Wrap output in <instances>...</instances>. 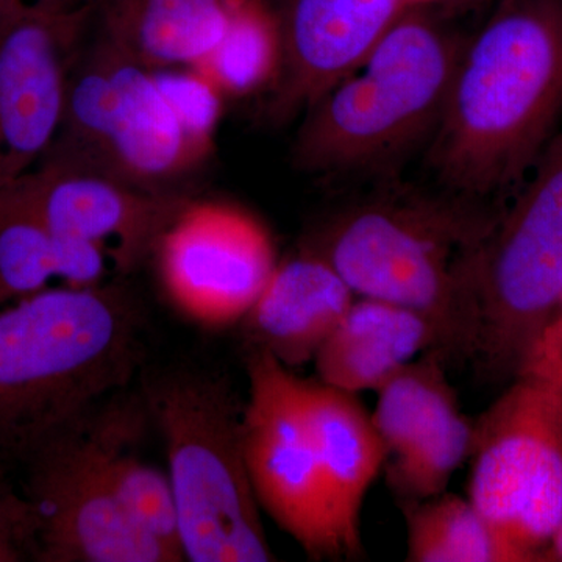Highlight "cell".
Listing matches in <instances>:
<instances>
[{
	"label": "cell",
	"mask_w": 562,
	"mask_h": 562,
	"mask_svg": "<svg viewBox=\"0 0 562 562\" xmlns=\"http://www.w3.org/2000/svg\"><path fill=\"white\" fill-rule=\"evenodd\" d=\"M562 114V0H501L464 43L430 158L458 195L520 183Z\"/></svg>",
	"instance_id": "obj_1"
},
{
	"label": "cell",
	"mask_w": 562,
	"mask_h": 562,
	"mask_svg": "<svg viewBox=\"0 0 562 562\" xmlns=\"http://www.w3.org/2000/svg\"><path fill=\"white\" fill-rule=\"evenodd\" d=\"M144 316L121 284L47 288L0 308V458L24 462L144 360Z\"/></svg>",
	"instance_id": "obj_2"
},
{
	"label": "cell",
	"mask_w": 562,
	"mask_h": 562,
	"mask_svg": "<svg viewBox=\"0 0 562 562\" xmlns=\"http://www.w3.org/2000/svg\"><path fill=\"white\" fill-rule=\"evenodd\" d=\"M495 222L464 195H391L342 210L306 246L357 297L394 303L430 322V351L449 366L471 358L476 281Z\"/></svg>",
	"instance_id": "obj_3"
},
{
	"label": "cell",
	"mask_w": 562,
	"mask_h": 562,
	"mask_svg": "<svg viewBox=\"0 0 562 562\" xmlns=\"http://www.w3.org/2000/svg\"><path fill=\"white\" fill-rule=\"evenodd\" d=\"M139 394L165 441L184 560H276L244 458V405L231 382L177 366L144 373Z\"/></svg>",
	"instance_id": "obj_4"
},
{
	"label": "cell",
	"mask_w": 562,
	"mask_h": 562,
	"mask_svg": "<svg viewBox=\"0 0 562 562\" xmlns=\"http://www.w3.org/2000/svg\"><path fill=\"white\" fill-rule=\"evenodd\" d=\"M462 47L432 11H406L353 72L303 111L295 166L362 171L412 149L438 127Z\"/></svg>",
	"instance_id": "obj_5"
},
{
	"label": "cell",
	"mask_w": 562,
	"mask_h": 562,
	"mask_svg": "<svg viewBox=\"0 0 562 562\" xmlns=\"http://www.w3.org/2000/svg\"><path fill=\"white\" fill-rule=\"evenodd\" d=\"M211 149L181 122L155 69L92 22L70 69L60 132L43 160L157 194H192L187 180Z\"/></svg>",
	"instance_id": "obj_6"
},
{
	"label": "cell",
	"mask_w": 562,
	"mask_h": 562,
	"mask_svg": "<svg viewBox=\"0 0 562 562\" xmlns=\"http://www.w3.org/2000/svg\"><path fill=\"white\" fill-rule=\"evenodd\" d=\"M116 394L24 461V492L40 525L36 561L177 562L117 494L110 461Z\"/></svg>",
	"instance_id": "obj_7"
},
{
	"label": "cell",
	"mask_w": 562,
	"mask_h": 562,
	"mask_svg": "<svg viewBox=\"0 0 562 562\" xmlns=\"http://www.w3.org/2000/svg\"><path fill=\"white\" fill-rule=\"evenodd\" d=\"M524 181L513 210L495 222L484 246L469 358L475 364L497 357L513 324L562 301V131Z\"/></svg>",
	"instance_id": "obj_8"
},
{
	"label": "cell",
	"mask_w": 562,
	"mask_h": 562,
	"mask_svg": "<svg viewBox=\"0 0 562 562\" xmlns=\"http://www.w3.org/2000/svg\"><path fill=\"white\" fill-rule=\"evenodd\" d=\"M95 0L0 18V190L35 169L60 132L69 74Z\"/></svg>",
	"instance_id": "obj_9"
},
{
	"label": "cell",
	"mask_w": 562,
	"mask_h": 562,
	"mask_svg": "<svg viewBox=\"0 0 562 562\" xmlns=\"http://www.w3.org/2000/svg\"><path fill=\"white\" fill-rule=\"evenodd\" d=\"M247 372L243 449L255 497L310 558L327 560L305 380L261 350H250Z\"/></svg>",
	"instance_id": "obj_10"
},
{
	"label": "cell",
	"mask_w": 562,
	"mask_h": 562,
	"mask_svg": "<svg viewBox=\"0 0 562 562\" xmlns=\"http://www.w3.org/2000/svg\"><path fill=\"white\" fill-rule=\"evenodd\" d=\"M154 260L184 316L222 327L243 321L276 271V247L257 217L192 199L162 236Z\"/></svg>",
	"instance_id": "obj_11"
},
{
	"label": "cell",
	"mask_w": 562,
	"mask_h": 562,
	"mask_svg": "<svg viewBox=\"0 0 562 562\" xmlns=\"http://www.w3.org/2000/svg\"><path fill=\"white\" fill-rule=\"evenodd\" d=\"M528 417L506 402L473 425L468 498L508 557L517 541L553 538L562 519V450Z\"/></svg>",
	"instance_id": "obj_12"
},
{
	"label": "cell",
	"mask_w": 562,
	"mask_h": 562,
	"mask_svg": "<svg viewBox=\"0 0 562 562\" xmlns=\"http://www.w3.org/2000/svg\"><path fill=\"white\" fill-rule=\"evenodd\" d=\"M55 235L101 247L114 271H136L194 194H157L65 162L43 160L21 177Z\"/></svg>",
	"instance_id": "obj_13"
},
{
	"label": "cell",
	"mask_w": 562,
	"mask_h": 562,
	"mask_svg": "<svg viewBox=\"0 0 562 562\" xmlns=\"http://www.w3.org/2000/svg\"><path fill=\"white\" fill-rule=\"evenodd\" d=\"M283 63L268 103L272 122L310 109L353 72L406 11V0H283Z\"/></svg>",
	"instance_id": "obj_14"
},
{
	"label": "cell",
	"mask_w": 562,
	"mask_h": 562,
	"mask_svg": "<svg viewBox=\"0 0 562 562\" xmlns=\"http://www.w3.org/2000/svg\"><path fill=\"white\" fill-rule=\"evenodd\" d=\"M305 402L319 471L327 558L361 557V513L390 460L372 414L357 394L305 380Z\"/></svg>",
	"instance_id": "obj_15"
},
{
	"label": "cell",
	"mask_w": 562,
	"mask_h": 562,
	"mask_svg": "<svg viewBox=\"0 0 562 562\" xmlns=\"http://www.w3.org/2000/svg\"><path fill=\"white\" fill-rule=\"evenodd\" d=\"M357 295L313 247L279 261L243 317L251 350L271 355L288 369L314 361Z\"/></svg>",
	"instance_id": "obj_16"
},
{
	"label": "cell",
	"mask_w": 562,
	"mask_h": 562,
	"mask_svg": "<svg viewBox=\"0 0 562 562\" xmlns=\"http://www.w3.org/2000/svg\"><path fill=\"white\" fill-rule=\"evenodd\" d=\"M430 322L413 310L357 297L322 344L314 366L319 382L351 394L379 391L406 364L435 349Z\"/></svg>",
	"instance_id": "obj_17"
},
{
	"label": "cell",
	"mask_w": 562,
	"mask_h": 562,
	"mask_svg": "<svg viewBox=\"0 0 562 562\" xmlns=\"http://www.w3.org/2000/svg\"><path fill=\"white\" fill-rule=\"evenodd\" d=\"M114 271L94 244L55 235L33 205L21 179L0 190V308L50 288L103 284Z\"/></svg>",
	"instance_id": "obj_18"
},
{
	"label": "cell",
	"mask_w": 562,
	"mask_h": 562,
	"mask_svg": "<svg viewBox=\"0 0 562 562\" xmlns=\"http://www.w3.org/2000/svg\"><path fill=\"white\" fill-rule=\"evenodd\" d=\"M241 0H95V25L150 69L195 68Z\"/></svg>",
	"instance_id": "obj_19"
},
{
	"label": "cell",
	"mask_w": 562,
	"mask_h": 562,
	"mask_svg": "<svg viewBox=\"0 0 562 562\" xmlns=\"http://www.w3.org/2000/svg\"><path fill=\"white\" fill-rule=\"evenodd\" d=\"M150 424L138 392H117L110 443L114 484L128 514L144 531L183 561L179 514L168 472L144 460L140 442Z\"/></svg>",
	"instance_id": "obj_20"
},
{
	"label": "cell",
	"mask_w": 562,
	"mask_h": 562,
	"mask_svg": "<svg viewBox=\"0 0 562 562\" xmlns=\"http://www.w3.org/2000/svg\"><path fill=\"white\" fill-rule=\"evenodd\" d=\"M283 63L279 9L271 0H241L227 31L195 66L224 98L272 91Z\"/></svg>",
	"instance_id": "obj_21"
},
{
	"label": "cell",
	"mask_w": 562,
	"mask_h": 562,
	"mask_svg": "<svg viewBox=\"0 0 562 562\" xmlns=\"http://www.w3.org/2000/svg\"><path fill=\"white\" fill-rule=\"evenodd\" d=\"M405 514L406 561L492 562L508 557L469 498L446 491L405 508Z\"/></svg>",
	"instance_id": "obj_22"
},
{
	"label": "cell",
	"mask_w": 562,
	"mask_h": 562,
	"mask_svg": "<svg viewBox=\"0 0 562 562\" xmlns=\"http://www.w3.org/2000/svg\"><path fill=\"white\" fill-rule=\"evenodd\" d=\"M446 368L438 355L425 351L376 391L379 402L372 417L390 460L405 452L443 413L458 405Z\"/></svg>",
	"instance_id": "obj_23"
},
{
	"label": "cell",
	"mask_w": 562,
	"mask_h": 562,
	"mask_svg": "<svg viewBox=\"0 0 562 562\" xmlns=\"http://www.w3.org/2000/svg\"><path fill=\"white\" fill-rule=\"evenodd\" d=\"M473 425L453 406L398 457L391 458L390 486L403 509L446 492L453 473L471 457Z\"/></svg>",
	"instance_id": "obj_24"
},
{
	"label": "cell",
	"mask_w": 562,
	"mask_h": 562,
	"mask_svg": "<svg viewBox=\"0 0 562 562\" xmlns=\"http://www.w3.org/2000/svg\"><path fill=\"white\" fill-rule=\"evenodd\" d=\"M181 122L192 136L213 147L214 133L224 111V95L195 68L155 69Z\"/></svg>",
	"instance_id": "obj_25"
},
{
	"label": "cell",
	"mask_w": 562,
	"mask_h": 562,
	"mask_svg": "<svg viewBox=\"0 0 562 562\" xmlns=\"http://www.w3.org/2000/svg\"><path fill=\"white\" fill-rule=\"evenodd\" d=\"M40 525L27 494L18 490L0 458V562L36 561Z\"/></svg>",
	"instance_id": "obj_26"
},
{
	"label": "cell",
	"mask_w": 562,
	"mask_h": 562,
	"mask_svg": "<svg viewBox=\"0 0 562 562\" xmlns=\"http://www.w3.org/2000/svg\"><path fill=\"white\" fill-rule=\"evenodd\" d=\"M87 0H0V18L33 9H54V7H72Z\"/></svg>",
	"instance_id": "obj_27"
},
{
	"label": "cell",
	"mask_w": 562,
	"mask_h": 562,
	"mask_svg": "<svg viewBox=\"0 0 562 562\" xmlns=\"http://www.w3.org/2000/svg\"><path fill=\"white\" fill-rule=\"evenodd\" d=\"M491 0H406L409 9L419 10H458L469 9V7L482 5Z\"/></svg>",
	"instance_id": "obj_28"
},
{
	"label": "cell",
	"mask_w": 562,
	"mask_h": 562,
	"mask_svg": "<svg viewBox=\"0 0 562 562\" xmlns=\"http://www.w3.org/2000/svg\"><path fill=\"white\" fill-rule=\"evenodd\" d=\"M553 538H554V541H557L558 552H560V554L562 557V519H561L560 527H558L557 532H554Z\"/></svg>",
	"instance_id": "obj_29"
},
{
	"label": "cell",
	"mask_w": 562,
	"mask_h": 562,
	"mask_svg": "<svg viewBox=\"0 0 562 562\" xmlns=\"http://www.w3.org/2000/svg\"><path fill=\"white\" fill-rule=\"evenodd\" d=\"M561 303H562V301H561Z\"/></svg>",
	"instance_id": "obj_30"
}]
</instances>
